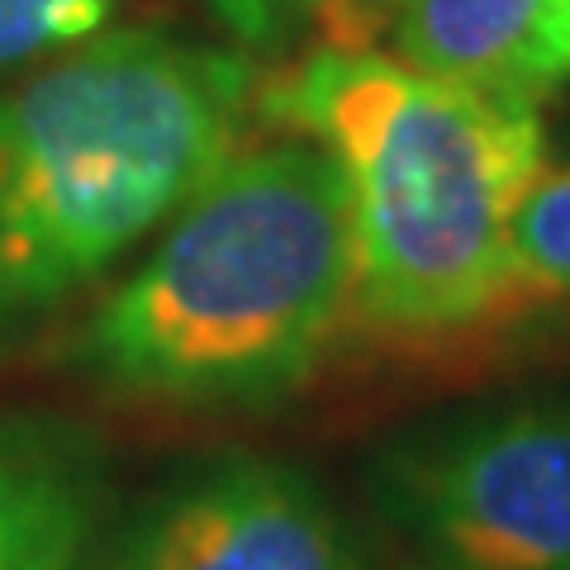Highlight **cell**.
<instances>
[{
	"instance_id": "6da1fadb",
	"label": "cell",
	"mask_w": 570,
	"mask_h": 570,
	"mask_svg": "<svg viewBox=\"0 0 570 570\" xmlns=\"http://www.w3.org/2000/svg\"><path fill=\"white\" fill-rule=\"evenodd\" d=\"M276 110L347 176L371 324L442 333L509 305V219L542 176L538 100L324 48L276 91Z\"/></svg>"
},
{
	"instance_id": "7a4b0ae2",
	"label": "cell",
	"mask_w": 570,
	"mask_h": 570,
	"mask_svg": "<svg viewBox=\"0 0 570 570\" xmlns=\"http://www.w3.org/2000/svg\"><path fill=\"white\" fill-rule=\"evenodd\" d=\"M247 67L119 29L0 91V324L58 305L234 153Z\"/></svg>"
},
{
	"instance_id": "3957f363",
	"label": "cell",
	"mask_w": 570,
	"mask_h": 570,
	"mask_svg": "<svg viewBox=\"0 0 570 570\" xmlns=\"http://www.w3.org/2000/svg\"><path fill=\"white\" fill-rule=\"evenodd\" d=\"M356 295L352 195L318 142L224 157L91 328L119 385L266 400L314 366Z\"/></svg>"
},
{
	"instance_id": "277c9868",
	"label": "cell",
	"mask_w": 570,
	"mask_h": 570,
	"mask_svg": "<svg viewBox=\"0 0 570 570\" xmlns=\"http://www.w3.org/2000/svg\"><path fill=\"white\" fill-rule=\"evenodd\" d=\"M395 499L452 570H570V404L485 414L400 456Z\"/></svg>"
},
{
	"instance_id": "5b68a950",
	"label": "cell",
	"mask_w": 570,
	"mask_h": 570,
	"mask_svg": "<svg viewBox=\"0 0 570 570\" xmlns=\"http://www.w3.org/2000/svg\"><path fill=\"white\" fill-rule=\"evenodd\" d=\"M124 570H352V557L305 475L234 461L171 499Z\"/></svg>"
},
{
	"instance_id": "8992f818",
	"label": "cell",
	"mask_w": 570,
	"mask_h": 570,
	"mask_svg": "<svg viewBox=\"0 0 570 570\" xmlns=\"http://www.w3.org/2000/svg\"><path fill=\"white\" fill-rule=\"evenodd\" d=\"M542 14L547 0H404L390 29L400 62L428 77L538 100L532 48Z\"/></svg>"
},
{
	"instance_id": "52a82bcc",
	"label": "cell",
	"mask_w": 570,
	"mask_h": 570,
	"mask_svg": "<svg viewBox=\"0 0 570 570\" xmlns=\"http://www.w3.org/2000/svg\"><path fill=\"white\" fill-rule=\"evenodd\" d=\"M91 528L77 456L0 428V570H71Z\"/></svg>"
},
{
	"instance_id": "ba28073f",
	"label": "cell",
	"mask_w": 570,
	"mask_h": 570,
	"mask_svg": "<svg viewBox=\"0 0 570 570\" xmlns=\"http://www.w3.org/2000/svg\"><path fill=\"white\" fill-rule=\"evenodd\" d=\"M570 295V167L542 171L509 219V305Z\"/></svg>"
},
{
	"instance_id": "9c48e42d",
	"label": "cell",
	"mask_w": 570,
	"mask_h": 570,
	"mask_svg": "<svg viewBox=\"0 0 570 570\" xmlns=\"http://www.w3.org/2000/svg\"><path fill=\"white\" fill-rule=\"evenodd\" d=\"M110 10L115 0H0V81L91 39Z\"/></svg>"
},
{
	"instance_id": "30bf717a",
	"label": "cell",
	"mask_w": 570,
	"mask_h": 570,
	"mask_svg": "<svg viewBox=\"0 0 570 570\" xmlns=\"http://www.w3.org/2000/svg\"><path fill=\"white\" fill-rule=\"evenodd\" d=\"M219 20L253 48H276L285 43L299 24H318L328 0H209Z\"/></svg>"
},
{
	"instance_id": "8fae6325",
	"label": "cell",
	"mask_w": 570,
	"mask_h": 570,
	"mask_svg": "<svg viewBox=\"0 0 570 570\" xmlns=\"http://www.w3.org/2000/svg\"><path fill=\"white\" fill-rule=\"evenodd\" d=\"M400 6L404 0H328L318 29H324L328 48H366L381 29L395 24Z\"/></svg>"
},
{
	"instance_id": "7c38bea8",
	"label": "cell",
	"mask_w": 570,
	"mask_h": 570,
	"mask_svg": "<svg viewBox=\"0 0 570 570\" xmlns=\"http://www.w3.org/2000/svg\"><path fill=\"white\" fill-rule=\"evenodd\" d=\"M570 71V0H547L538 48H532V86H551Z\"/></svg>"
}]
</instances>
